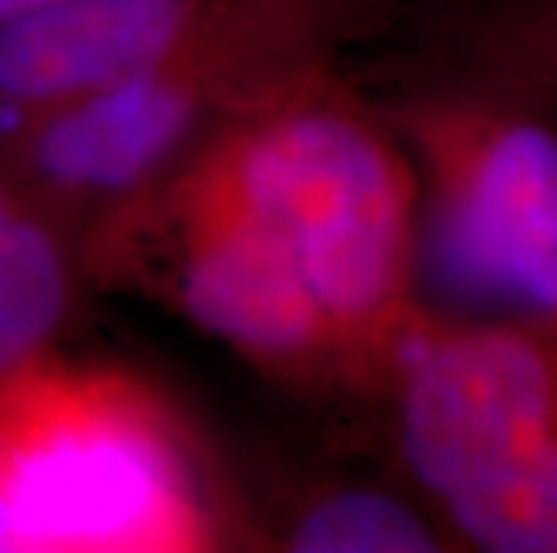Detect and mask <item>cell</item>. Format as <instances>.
I'll return each instance as SVG.
<instances>
[{"label":"cell","instance_id":"1","mask_svg":"<svg viewBox=\"0 0 557 553\" xmlns=\"http://www.w3.org/2000/svg\"><path fill=\"white\" fill-rule=\"evenodd\" d=\"M206 198L274 238L335 335L352 392L388 403L432 313L418 296V180L377 104L331 54L288 65L212 166Z\"/></svg>","mask_w":557,"mask_h":553},{"label":"cell","instance_id":"2","mask_svg":"<svg viewBox=\"0 0 557 553\" xmlns=\"http://www.w3.org/2000/svg\"><path fill=\"white\" fill-rule=\"evenodd\" d=\"M399 79L374 104L418 180L435 316L557 327V90L424 33Z\"/></svg>","mask_w":557,"mask_h":553},{"label":"cell","instance_id":"3","mask_svg":"<svg viewBox=\"0 0 557 553\" xmlns=\"http://www.w3.org/2000/svg\"><path fill=\"white\" fill-rule=\"evenodd\" d=\"M385 406L460 550L557 553V327L432 316Z\"/></svg>","mask_w":557,"mask_h":553},{"label":"cell","instance_id":"4","mask_svg":"<svg viewBox=\"0 0 557 553\" xmlns=\"http://www.w3.org/2000/svg\"><path fill=\"white\" fill-rule=\"evenodd\" d=\"M4 385L0 550H137L191 532L176 456L140 410Z\"/></svg>","mask_w":557,"mask_h":553},{"label":"cell","instance_id":"5","mask_svg":"<svg viewBox=\"0 0 557 553\" xmlns=\"http://www.w3.org/2000/svg\"><path fill=\"white\" fill-rule=\"evenodd\" d=\"M184 310L216 338L306 385L352 392L346 360L299 269L274 238L234 209L201 198L181 269Z\"/></svg>","mask_w":557,"mask_h":553},{"label":"cell","instance_id":"6","mask_svg":"<svg viewBox=\"0 0 557 553\" xmlns=\"http://www.w3.org/2000/svg\"><path fill=\"white\" fill-rule=\"evenodd\" d=\"M198 0H47L0 26V98L51 104L156 68L191 47Z\"/></svg>","mask_w":557,"mask_h":553},{"label":"cell","instance_id":"7","mask_svg":"<svg viewBox=\"0 0 557 553\" xmlns=\"http://www.w3.org/2000/svg\"><path fill=\"white\" fill-rule=\"evenodd\" d=\"M181 54L112 87L51 104L33 137L37 166L76 191H120L156 169L198 115V84Z\"/></svg>","mask_w":557,"mask_h":553},{"label":"cell","instance_id":"8","mask_svg":"<svg viewBox=\"0 0 557 553\" xmlns=\"http://www.w3.org/2000/svg\"><path fill=\"white\" fill-rule=\"evenodd\" d=\"M295 553H438L460 550L410 481H335L313 492L288 525Z\"/></svg>","mask_w":557,"mask_h":553},{"label":"cell","instance_id":"9","mask_svg":"<svg viewBox=\"0 0 557 553\" xmlns=\"http://www.w3.org/2000/svg\"><path fill=\"white\" fill-rule=\"evenodd\" d=\"M399 18L557 90V0H421Z\"/></svg>","mask_w":557,"mask_h":553},{"label":"cell","instance_id":"10","mask_svg":"<svg viewBox=\"0 0 557 553\" xmlns=\"http://www.w3.org/2000/svg\"><path fill=\"white\" fill-rule=\"evenodd\" d=\"M65 296V263L51 234L15 213L0 227V381L54 331Z\"/></svg>","mask_w":557,"mask_h":553},{"label":"cell","instance_id":"11","mask_svg":"<svg viewBox=\"0 0 557 553\" xmlns=\"http://www.w3.org/2000/svg\"><path fill=\"white\" fill-rule=\"evenodd\" d=\"M313 26L331 47L357 37V33L377 29V22H393L403 11L421 0H302Z\"/></svg>","mask_w":557,"mask_h":553},{"label":"cell","instance_id":"12","mask_svg":"<svg viewBox=\"0 0 557 553\" xmlns=\"http://www.w3.org/2000/svg\"><path fill=\"white\" fill-rule=\"evenodd\" d=\"M40 4H47V0H0V26L18 15H26L33 8H40Z\"/></svg>","mask_w":557,"mask_h":553}]
</instances>
